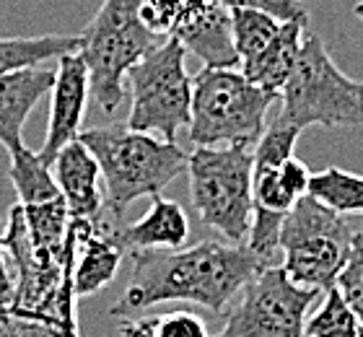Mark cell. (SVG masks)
Listing matches in <instances>:
<instances>
[{
	"mask_svg": "<svg viewBox=\"0 0 363 337\" xmlns=\"http://www.w3.org/2000/svg\"><path fill=\"white\" fill-rule=\"evenodd\" d=\"M133 275L109 316H130L164 301H187L223 314L244 285L267 267L244 244L200 241L174 252H135Z\"/></svg>",
	"mask_w": 363,
	"mask_h": 337,
	"instance_id": "1",
	"label": "cell"
},
{
	"mask_svg": "<svg viewBox=\"0 0 363 337\" xmlns=\"http://www.w3.org/2000/svg\"><path fill=\"white\" fill-rule=\"evenodd\" d=\"M78 140L96 158L106 208L122 216L138 197L161 195L182 172H187V153L148 133H135L128 125L81 130Z\"/></svg>",
	"mask_w": 363,
	"mask_h": 337,
	"instance_id": "2",
	"label": "cell"
},
{
	"mask_svg": "<svg viewBox=\"0 0 363 337\" xmlns=\"http://www.w3.org/2000/svg\"><path fill=\"white\" fill-rule=\"evenodd\" d=\"M272 104L275 96L252 86L239 67H203L192 78L189 140L195 148H255Z\"/></svg>",
	"mask_w": 363,
	"mask_h": 337,
	"instance_id": "3",
	"label": "cell"
},
{
	"mask_svg": "<svg viewBox=\"0 0 363 337\" xmlns=\"http://www.w3.org/2000/svg\"><path fill=\"white\" fill-rule=\"evenodd\" d=\"M280 117L303 133L306 128L363 125V81L335 65L325 42L303 31L294 73L280 91Z\"/></svg>",
	"mask_w": 363,
	"mask_h": 337,
	"instance_id": "4",
	"label": "cell"
},
{
	"mask_svg": "<svg viewBox=\"0 0 363 337\" xmlns=\"http://www.w3.org/2000/svg\"><path fill=\"white\" fill-rule=\"evenodd\" d=\"M78 37L91 96L101 112L114 114L125 96L128 70L159 45V37L140 18V0H104Z\"/></svg>",
	"mask_w": 363,
	"mask_h": 337,
	"instance_id": "5",
	"label": "cell"
},
{
	"mask_svg": "<svg viewBox=\"0 0 363 337\" xmlns=\"http://www.w3.org/2000/svg\"><path fill=\"white\" fill-rule=\"evenodd\" d=\"M192 208L231 244H247L252 226V148H195L187 156Z\"/></svg>",
	"mask_w": 363,
	"mask_h": 337,
	"instance_id": "6",
	"label": "cell"
},
{
	"mask_svg": "<svg viewBox=\"0 0 363 337\" xmlns=\"http://www.w3.org/2000/svg\"><path fill=\"white\" fill-rule=\"evenodd\" d=\"M353 228L342 216L325 208L311 195L288 210L280 228L278 252L286 275L301 288L327 293L345 267L353 244Z\"/></svg>",
	"mask_w": 363,
	"mask_h": 337,
	"instance_id": "7",
	"label": "cell"
},
{
	"mask_svg": "<svg viewBox=\"0 0 363 337\" xmlns=\"http://www.w3.org/2000/svg\"><path fill=\"white\" fill-rule=\"evenodd\" d=\"M128 128L135 133H156L161 140L177 143V133L189 125L192 75L187 73V53L177 39L159 42L143 60L130 67Z\"/></svg>",
	"mask_w": 363,
	"mask_h": 337,
	"instance_id": "8",
	"label": "cell"
},
{
	"mask_svg": "<svg viewBox=\"0 0 363 337\" xmlns=\"http://www.w3.org/2000/svg\"><path fill=\"white\" fill-rule=\"evenodd\" d=\"M322 296L296 285L280 265H267L239 291L223 330L211 337H306L309 309Z\"/></svg>",
	"mask_w": 363,
	"mask_h": 337,
	"instance_id": "9",
	"label": "cell"
},
{
	"mask_svg": "<svg viewBox=\"0 0 363 337\" xmlns=\"http://www.w3.org/2000/svg\"><path fill=\"white\" fill-rule=\"evenodd\" d=\"M89 96V70H86L81 55H62L57 60V67H55V83L50 91L52 101H50V125H47L45 145L37 153L42 158V164L52 166L55 156L68 143L78 140Z\"/></svg>",
	"mask_w": 363,
	"mask_h": 337,
	"instance_id": "10",
	"label": "cell"
},
{
	"mask_svg": "<svg viewBox=\"0 0 363 337\" xmlns=\"http://www.w3.org/2000/svg\"><path fill=\"white\" fill-rule=\"evenodd\" d=\"M52 166V177L68 208V221H96L106 200L101 187V172L89 148L81 140L68 143L55 156Z\"/></svg>",
	"mask_w": 363,
	"mask_h": 337,
	"instance_id": "11",
	"label": "cell"
},
{
	"mask_svg": "<svg viewBox=\"0 0 363 337\" xmlns=\"http://www.w3.org/2000/svg\"><path fill=\"white\" fill-rule=\"evenodd\" d=\"M55 83L52 67L37 65L0 75V145L13 153L23 148V125Z\"/></svg>",
	"mask_w": 363,
	"mask_h": 337,
	"instance_id": "12",
	"label": "cell"
},
{
	"mask_svg": "<svg viewBox=\"0 0 363 337\" xmlns=\"http://www.w3.org/2000/svg\"><path fill=\"white\" fill-rule=\"evenodd\" d=\"M120 247L130 255L135 252H174L187 247L189 218L179 202L167 200L164 195H153L151 208L135 223L120 226L117 231Z\"/></svg>",
	"mask_w": 363,
	"mask_h": 337,
	"instance_id": "13",
	"label": "cell"
},
{
	"mask_svg": "<svg viewBox=\"0 0 363 337\" xmlns=\"http://www.w3.org/2000/svg\"><path fill=\"white\" fill-rule=\"evenodd\" d=\"M309 21H283L278 34L272 37L270 45L255 57V60L239 65L242 75L252 86H257L259 91H265L270 96L280 99V91L288 83L291 73H294L296 57L301 50V39L306 31Z\"/></svg>",
	"mask_w": 363,
	"mask_h": 337,
	"instance_id": "14",
	"label": "cell"
},
{
	"mask_svg": "<svg viewBox=\"0 0 363 337\" xmlns=\"http://www.w3.org/2000/svg\"><path fill=\"white\" fill-rule=\"evenodd\" d=\"M172 39L184 47V53L200 57L205 67H239L234 37H231V11L218 3H213L187 29H182Z\"/></svg>",
	"mask_w": 363,
	"mask_h": 337,
	"instance_id": "15",
	"label": "cell"
},
{
	"mask_svg": "<svg viewBox=\"0 0 363 337\" xmlns=\"http://www.w3.org/2000/svg\"><path fill=\"white\" fill-rule=\"evenodd\" d=\"M78 50H81V37H65V34L0 37V75L45 65L47 60H60L62 55Z\"/></svg>",
	"mask_w": 363,
	"mask_h": 337,
	"instance_id": "16",
	"label": "cell"
},
{
	"mask_svg": "<svg viewBox=\"0 0 363 337\" xmlns=\"http://www.w3.org/2000/svg\"><path fill=\"white\" fill-rule=\"evenodd\" d=\"M309 195L337 216L363 213V177L337 166H327L311 174Z\"/></svg>",
	"mask_w": 363,
	"mask_h": 337,
	"instance_id": "17",
	"label": "cell"
},
{
	"mask_svg": "<svg viewBox=\"0 0 363 337\" xmlns=\"http://www.w3.org/2000/svg\"><path fill=\"white\" fill-rule=\"evenodd\" d=\"M216 0H140V18L156 37H177Z\"/></svg>",
	"mask_w": 363,
	"mask_h": 337,
	"instance_id": "18",
	"label": "cell"
},
{
	"mask_svg": "<svg viewBox=\"0 0 363 337\" xmlns=\"http://www.w3.org/2000/svg\"><path fill=\"white\" fill-rule=\"evenodd\" d=\"M120 337H211L203 316L192 311H167L120 324Z\"/></svg>",
	"mask_w": 363,
	"mask_h": 337,
	"instance_id": "19",
	"label": "cell"
},
{
	"mask_svg": "<svg viewBox=\"0 0 363 337\" xmlns=\"http://www.w3.org/2000/svg\"><path fill=\"white\" fill-rule=\"evenodd\" d=\"M280 23L262 11H231V37L239 65L255 60L278 34Z\"/></svg>",
	"mask_w": 363,
	"mask_h": 337,
	"instance_id": "20",
	"label": "cell"
},
{
	"mask_svg": "<svg viewBox=\"0 0 363 337\" xmlns=\"http://www.w3.org/2000/svg\"><path fill=\"white\" fill-rule=\"evenodd\" d=\"M303 335L306 337H363L361 322L353 314V309L342 301L337 288L322 296V304L311 316H306L303 324Z\"/></svg>",
	"mask_w": 363,
	"mask_h": 337,
	"instance_id": "21",
	"label": "cell"
},
{
	"mask_svg": "<svg viewBox=\"0 0 363 337\" xmlns=\"http://www.w3.org/2000/svg\"><path fill=\"white\" fill-rule=\"evenodd\" d=\"M335 288L342 296V301L353 309L363 330V233H353V244H350V255L345 267L335 280Z\"/></svg>",
	"mask_w": 363,
	"mask_h": 337,
	"instance_id": "22",
	"label": "cell"
},
{
	"mask_svg": "<svg viewBox=\"0 0 363 337\" xmlns=\"http://www.w3.org/2000/svg\"><path fill=\"white\" fill-rule=\"evenodd\" d=\"M226 11H262L275 21H309L301 0H216Z\"/></svg>",
	"mask_w": 363,
	"mask_h": 337,
	"instance_id": "23",
	"label": "cell"
},
{
	"mask_svg": "<svg viewBox=\"0 0 363 337\" xmlns=\"http://www.w3.org/2000/svg\"><path fill=\"white\" fill-rule=\"evenodd\" d=\"M309 184H311V172L309 166L298 161L296 156H291L288 161H283L278 169V187L280 192L288 197V200L298 202L301 197L309 195Z\"/></svg>",
	"mask_w": 363,
	"mask_h": 337,
	"instance_id": "24",
	"label": "cell"
},
{
	"mask_svg": "<svg viewBox=\"0 0 363 337\" xmlns=\"http://www.w3.org/2000/svg\"><path fill=\"white\" fill-rule=\"evenodd\" d=\"M6 231H8V226L3 223V218H0V306H11L13 291H16V283L11 280V272H8Z\"/></svg>",
	"mask_w": 363,
	"mask_h": 337,
	"instance_id": "25",
	"label": "cell"
},
{
	"mask_svg": "<svg viewBox=\"0 0 363 337\" xmlns=\"http://www.w3.org/2000/svg\"><path fill=\"white\" fill-rule=\"evenodd\" d=\"M16 322V316L11 314V309L8 306H0V327H11Z\"/></svg>",
	"mask_w": 363,
	"mask_h": 337,
	"instance_id": "26",
	"label": "cell"
},
{
	"mask_svg": "<svg viewBox=\"0 0 363 337\" xmlns=\"http://www.w3.org/2000/svg\"><path fill=\"white\" fill-rule=\"evenodd\" d=\"M353 13H356L358 18L363 21V0H361V3H356V8H353Z\"/></svg>",
	"mask_w": 363,
	"mask_h": 337,
	"instance_id": "27",
	"label": "cell"
},
{
	"mask_svg": "<svg viewBox=\"0 0 363 337\" xmlns=\"http://www.w3.org/2000/svg\"><path fill=\"white\" fill-rule=\"evenodd\" d=\"M361 233H363V231H361Z\"/></svg>",
	"mask_w": 363,
	"mask_h": 337,
	"instance_id": "28",
	"label": "cell"
}]
</instances>
